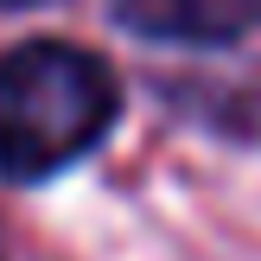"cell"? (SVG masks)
Instances as JSON below:
<instances>
[{
  "label": "cell",
  "mask_w": 261,
  "mask_h": 261,
  "mask_svg": "<svg viewBox=\"0 0 261 261\" xmlns=\"http://www.w3.org/2000/svg\"><path fill=\"white\" fill-rule=\"evenodd\" d=\"M121 89L115 70L83 45L38 38L0 58V178L32 185L64 172L109 134Z\"/></svg>",
  "instance_id": "obj_1"
},
{
  "label": "cell",
  "mask_w": 261,
  "mask_h": 261,
  "mask_svg": "<svg viewBox=\"0 0 261 261\" xmlns=\"http://www.w3.org/2000/svg\"><path fill=\"white\" fill-rule=\"evenodd\" d=\"M0 7H45V0H0Z\"/></svg>",
  "instance_id": "obj_3"
},
{
  "label": "cell",
  "mask_w": 261,
  "mask_h": 261,
  "mask_svg": "<svg viewBox=\"0 0 261 261\" xmlns=\"http://www.w3.org/2000/svg\"><path fill=\"white\" fill-rule=\"evenodd\" d=\"M115 19L166 45H236L261 25V0H115Z\"/></svg>",
  "instance_id": "obj_2"
}]
</instances>
